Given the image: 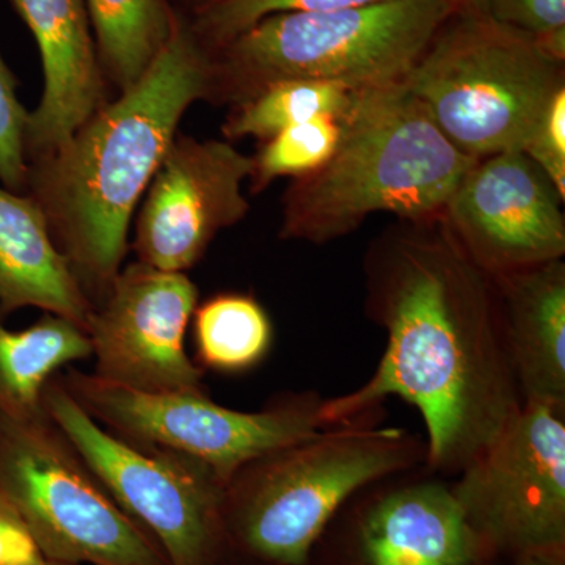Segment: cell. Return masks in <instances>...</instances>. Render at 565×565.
<instances>
[{"label":"cell","mask_w":565,"mask_h":565,"mask_svg":"<svg viewBox=\"0 0 565 565\" xmlns=\"http://www.w3.org/2000/svg\"><path fill=\"white\" fill-rule=\"evenodd\" d=\"M0 310V412L18 419L46 414L43 393L71 363L92 356L79 323L44 313L28 329L11 330Z\"/></svg>","instance_id":"ac0fdd59"},{"label":"cell","mask_w":565,"mask_h":565,"mask_svg":"<svg viewBox=\"0 0 565 565\" xmlns=\"http://www.w3.org/2000/svg\"><path fill=\"white\" fill-rule=\"evenodd\" d=\"M252 169V156L230 141L178 134L137 212V262L174 274L195 267L217 234L250 211L243 184Z\"/></svg>","instance_id":"4fadbf2b"},{"label":"cell","mask_w":565,"mask_h":565,"mask_svg":"<svg viewBox=\"0 0 565 565\" xmlns=\"http://www.w3.org/2000/svg\"><path fill=\"white\" fill-rule=\"evenodd\" d=\"M460 13L445 22L403 85L470 158L523 151L565 87L564 65L550 61L533 35L484 10Z\"/></svg>","instance_id":"8992f818"},{"label":"cell","mask_w":565,"mask_h":565,"mask_svg":"<svg viewBox=\"0 0 565 565\" xmlns=\"http://www.w3.org/2000/svg\"><path fill=\"white\" fill-rule=\"evenodd\" d=\"M96 54L118 95L143 77L172 39L180 13L167 0H85Z\"/></svg>","instance_id":"d6986e66"},{"label":"cell","mask_w":565,"mask_h":565,"mask_svg":"<svg viewBox=\"0 0 565 565\" xmlns=\"http://www.w3.org/2000/svg\"><path fill=\"white\" fill-rule=\"evenodd\" d=\"M501 559L468 522L451 482L426 467L353 494L310 556L313 565H497Z\"/></svg>","instance_id":"8fae6325"},{"label":"cell","mask_w":565,"mask_h":565,"mask_svg":"<svg viewBox=\"0 0 565 565\" xmlns=\"http://www.w3.org/2000/svg\"><path fill=\"white\" fill-rule=\"evenodd\" d=\"M47 565H73V564H58V563H50V561H47Z\"/></svg>","instance_id":"d6a6232c"},{"label":"cell","mask_w":565,"mask_h":565,"mask_svg":"<svg viewBox=\"0 0 565 565\" xmlns=\"http://www.w3.org/2000/svg\"><path fill=\"white\" fill-rule=\"evenodd\" d=\"M565 199V87L553 95L525 150Z\"/></svg>","instance_id":"d4e9b609"},{"label":"cell","mask_w":565,"mask_h":565,"mask_svg":"<svg viewBox=\"0 0 565 565\" xmlns=\"http://www.w3.org/2000/svg\"><path fill=\"white\" fill-rule=\"evenodd\" d=\"M457 11L484 10L487 0H448Z\"/></svg>","instance_id":"4dcf8cb0"},{"label":"cell","mask_w":565,"mask_h":565,"mask_svg":"<svg viewBox=\"0 0 565 565\" xmlns=\"http://www.w3.org/2000/svg\"><path fill=\"white\" fill-rule=\"evenodd\" d=\"M43 407L115 503L161 546L170 565H212L228 548L226 486L211 468L104 429L74 401L58 374L44 388Z\"/></svg>","instance_id":"9c48e42d"},{"label":"cell","mask_w":565,"mask_h":565,"mask_svg":"<svg viewBox=\"0 0 565 565\" xmlns=\"http://www.w3.org/2000/svg\"><path fill=\"white\" fill-rule=\"evenodd\" d=\"M484 11L533 36L565 28V0H487Z\"/></svg>","instance_id":"484cf974"},{"label":"cell","mask_w":565,"mask_h":565,"mask_svg":"<svg viewBox=\"0 0 565 565\" xmlns=\"http://www.w3.org/2000/svg\"><path fill=\"white\" fill-rule=\"evenodd\" d=\"M0 500L50 563L170 565L47 414L18 419L0 412Z\"/></svg>","instance_id":"52a82bcc"},{"label":"cell","mask_w":565,"mask_h":565,"mask_svg":"<svg viewBox=\"0 0 565 565\" xmlns=\"http://www.w3.org/2000/svg\"><path fill=\"white\" fill-rule=\"evenodd\" d=\"M535 43H537L539 50L544 52L550 61L561 63L564 65L565 62V28L555 29L542 33V35L534 36Z\"/></svg>","instance_id":"83f0119b"},{"label":"cell","mask_w":565,"mask_h":565,"mask_svg":"<svg viewBox=\"0 0 565 565\" xmlns=\"http://www.w3.org/2000/svg\"><path fill=\"white\" fill-rule=\"evenodd\" d=\"M77 404L109 433L206 465L228 484L234 473L327 429L318 393L278 394L263 411L214 403L206 392L145 393L70 367L58 374Z\"/></svg>","instance_id":"ba28073f"},{"label":"cell","mask_w":565,"mask_h":565,"mask_svg":"<svg viewBox=\"0 0 565 565\" xmlns=\"http://www.w3.org/2000/svg\"><path fill=\"white\" fill-rule=\"evenodd\" d=\"M363 269L366 313L385 330V351L362 386L323 399L322 422H359L397 397L423 416L427 470L457 476L525 404L492 277L441 215L390 226L367 247Z\"/></svg>","instance_id":"6da1fadb"},{"label":"cell","mask_w":565,"mask_h":565,"mask_svg":"<svg viewBox=\"0 0 565 565\" xmlns=\"http://www.w3.org/2000/svg\"><path fill=\"white\" fill-rule=\"evenodd\" d=\"M497 565H565V561L544 559V557H523V559H501Z\"/></svg>","instance_id":"f546056e"},{"label":"cell","mask_w":565,"mask_h":565,"mask_svg":"<svg viewBox=\"0 0 565 565\" xmlns=\"http://www.w3.org/2000/svg\"><path fill=\"white\" fill-rule=\"evenodd\" d=\"M377 414L327 427L244 465L223 498L228 545L267 563H310L319 535L353 494L426 467V440L379 426Z\"/></svg>","instance_id":"277c9868"},{"label":"cell","mask_w":565,"mask_h":565,"mask_svg":"<svg viewBox=\"0 0 565 565\" xmlns=\"http://www.w3.org/2000/svg\"><path fill=\"white\" fill-rule=\"evenodd\" d=\"M191 323L195 363L203 371L247 373L273 349L274 323L250 294H215L196 305Z\"/></svg>","instance_id":"ffe728a7"},{"label":"cell","mask_w":565,"mask_h":565,"mask_svg":"<svg viewBox=\"0 0 565 565\" xmlns=\"http://www.w3.org/2000/svg\"><path fill=\"white\" fill-rule=\"evenodd\" d=\"M448 0H377L266 18L212 52L207 102H247L281 81L343 82L355 90L399 84L445 22Z\"/></svg>","instance_id":"5b68a950"},{"label":"cell","mask_w":565,"mask_h":565,"mask_svg":"<svg viewBox=\"0 0 565 565\" xmlns=\"http://www.w3.org/2000/svg\"><path fill=\"white\" fill-rule=\"evenodd\" d=\"M563 203L525 151H504L470 167L441 217L471 262L494 277L564 258Z\"/></svg>","instance_id":"5bb4252c"},{"label":"cell","mask_w":565,"mask_h":565,"mask_svg":"<svg viewBox=\"0 0 565 565\" xmlns=\"http://www.w3.org/2000/svg\"><path fill=\"white\" fill-rule=\"evenodd\" d=\"M373 2L377 0H211L193 10L189 24L212 54L274 14L319 13Z\"/></svg>","instance_id":"603a6c76"},{"label":"cell","mask_w":565,"mask_h":565,"mask_svg":"<svg viewBox=\"0 0 565 565\" xmlns=\"http://www.w3.org/2000/svg\"><path fill=\"white\" fill-rule=\"evenodd\" d=\"M189 2H193V10H195L204 6V3L211 2V0H189Z\"/></svg>","instance_id":"1f68e13d"},{"label":"cell","mask_w":565,"mask_h":565,"mask_svg":"<svg viewBox=\"0 0 565 565\" xmlns=\"http://www.w3.org/2000/svg\"><path fill=\"white\" fill-rule=\"evenodd\" d=\"M451 486L498 556L565 561V405L523 404Z\"/></svg>","instance_id":"30bf717a"},{"label":"cell","mask_w":565,"mask_h":565,"mask_svg":"<svg viewBox=\"0 0 565 565\" xmlns=\"http://www.w3.org/2000/svg\"><path fill=\"white\" fill-rule=\"evenodd\" d=\"M523 403L565 405V263L492 277Z\"/></svg>","instance_id":"2e32d148"},{"label":"cell","mask_w":565,"mask_h":565,"mask_svg":"<svg viewBox=\"0 0 565 565\" xmlns=\"http://www.w3.org/2000/svg\"><path fill=\"white\" fill-rule=\"evenodd\" d=\"M340 122L332 158L282 195L281 239L332 243L377 212L440 217L478 161L446 139L403 82L356 90Z\"/></svg>","instance_id":"3957f363"},{"label":"cell","mask_w":565,"mask_h":565,"mask_svg":"<svg viewBox=\"0 0 565 565\" xmlns=\"http://www.w3.org/2000/svg\"><path fill=\"white\" fill-rule=\"evenodd\" d=\"M29 114L18 96V81L0 55V184L25 195L28 161L25 129Z\"/></svg>","instance_id":"cb8c5ba5"},{"label":"cell","mask_w":565,"mask_h":565,"mask_svg":"<svg viewBox=\"0 0 565 565\" xmlns=\"http://www.w3.org/2000/svg\"><path fill=\"white\" fill-rule=\"evenodd\" d=\"M39 308L87 327L93 305L35 200L0 184V310Z\"/></svg>","instance_id":"e0dca14e"},{"label":"cell","mask_w":565,"mask_h":565,"mask_svg":"<svg viewBox=\"0 0 565 565\" xmlns=\"http://www.w3.org/2000/svg\"><path fill=\"white\" fill-rule=\"evenodd\" d=\"M212 565H285V564H274L267 563V561L256 559V557L245 555V553L237 552L233 546L228 545V548L218 556V559L215 561ZM302 565H313L311 563L302 564Z\"/></svg>","instance_id":"f1b7e54d"},{"label":"cell","mask_w":565,"mask_h":565,"mask_svg":"<svg viewBox=\"0 0 565 565\" xmlns=\"http://www.w3.org/2000/svg\"><path fill=\"white\" fill-rule=\"evenodd\" d=\"M211 74V52L178 17L172 39L136 85L104 104L54 154L28 163L25 195L43 211L93 307L121 270L134 214L182 115L207 102Z\"/></svg>","instance_id":"7a4b0ae2"},{"label":"cell","mask_w":565,"mask_h":565,"mask_svg":"<svg viewBox=\"0 0 565 565\" xmlns=\"http://www.w3.org/2000/svg\"><path fill=\"white\" fill-rule=\"evenodd\" d=\"M196 305L199 288L188 275L122 266L85 327L93 374L137 392H206L204 371L185 349Z\"/></svg>","instance_id":"7c38bea8"},{"label":"cell","mask_w":565,"mask_h":565,"mask_svg":"<svg viewBox=\"0 0 565 565\" xmlns=\"http://www.w3.org/2000/svg\"><path fill=\"white\" fill-rule=\"evenodd\" d=\"M340 136V118L319 115L262 141L252 158L250 192H263L278 178H300L321 169L337 150Z\"/></svg>","instance_id":"7402d4cb"},{"label":"cell","mask_w":565,"mask_h":565,"mask_svg":"<svg viewBox=\"0 0 565 565\" xmlns=\"http://www.w3.org/2000/svg\"><path fill=\"white\" fill-rule=\"evenodd\" d=\"M355 93V88L343 82H277L247 102L233 106L222 132L226 141L248 137L264 141L319 115L340 118L351 107Z\"/></svg>","instance_id":"44dd1931"},{"label":"cell","mask_w":565,"mask_h":565,"mask_svg":"<svg viewBox=\"0 0 565 565\" xmlns=\"http://www.w3.org/2000/svg\"><path fill=\"white\" fill-rule=\"evenodd\" d=\"M0 565H47L31 530L0 500Z\"/></svg>","instance_id":"4316f807"},{"label":"cell","mask_w":565,"mask_h":565,"mask_svg":"<svg viewBox=\"0 0 565 565\" xmlns=\"http://www.w3.org/2000/svg\"><path fill=\"white\" fill-rule=\"evenodd\" d=\"M35 36L44 88L29 114L25 161L54 154L107 99L85 0H14Z\"/></svg>","instance_id":"9a60e30c"}]
</instances>
